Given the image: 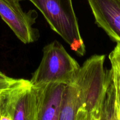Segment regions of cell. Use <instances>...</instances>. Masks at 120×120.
Instances as JSON below:
<instances>
[{
  "mask_svg": "<svg viewBox=\"0 0 120 120\" xmlns=\"http://www.w3.org/2000/svg\"><path fill=\"white\" fill-rule=\"evenodd\" d=\"M105 55H95L80 66L73 83L80 95L82 120H100L101 105L110 70H105Z\"/></svg>",
  "mask_w": 120,
  "mask_h": 120,
  "instance_id": "6da1fadb",
  "label": "cell"
},
{
  "mask_svg": "<svg viewBox=\"0 0 120 120\" xmlns=\"http://www.w3.org/2000/svg\"><path fill=\"white\" fill-rule=\"evenodd\" d=\"M45 86H34L30 80L16 79L0 91V120H38Z\"/></svg>",
  "mask_w": 120,
  "mask_h": 120,
  "instance_id": "7a4b0ae2",
  "label": "cell"
},
{
  "mask_svg": "<svg viewBox=\"0 0 120 120\" xmlns=\"http://www.w3.org/2000/svg\"><path fill=\"white\" fill-rule=\"evenodd\" d=\"M42 14L51 28L58 34L78 56L85 54L72 0H29Z\"/></svg>",
  "mask_w": 120,
  "mask_h": 120,
  "instance_id": "3957f363",
  "label": "cell"
},
{
  "mask_svg": "<svg viewBox=\"0 0 120 120\" xmlns=\"http://www.w3.org/2000/svg\"><path fill=\"white\" fill-rule=\"evenodd\" d=\"M80 68L78 62L69 55L62 44L54 41L44 48L40 65L30 81L36 87L50 83L69 85L74 82Z\"/></svg>",
  "mask_w": 120,
  "mask_h": 120,
  "instance_id": "277c9868",
  "label": "cell"
},
{
  "mask_svg": "<svg viewBox=\"0 0 120 120\" xmlns=\"http://www.w3.org/2000/svg\"><path fill=\"white\" fill-rule=\"evenodd\" d=\"M20 0H0V16L15 36L25 44L32 43L39 38L38 29L33 28L37 12L32 9L24 11Z\"/></svg>",
  "mask_w": 120,
  "mask_h": 120,
  "instance_id": "5b68a950",
  "label": "cell"
},
{
  "mask_svg": "<svg viewBox=\"0 0 120 120\" xmlns=\"http://www.w3.org/2000/svg\"><path fill=\"white\" fill-rule=\"evenodd\" d=\"M95 22L114 42L120 43V0H88Z\"/></svg>",
  "mask_w": 120,
  "mask_h": 120,
  "instance_id": "8992f818",
  "label": "cell"
},
{
  "mask_svg": "<svg viewBox=\"0 0 120 120\" xmlns=\"http://www.w3.org/2000/svg\"><path fill=\"white\" fill-rule=\"evenodd\" d=\"M65 87V84L61 83H50L45 86L38 120H59Z\"/></svg>",
  "mask_w": 120,
  "mask_h": 120,
  "instance_id": "52a82bcc",
  "label": "cell"
},
{
  "mask_svg": "<svg viewBox=\"0 0 120 120\" xmlns=\"http://www.w3.org/2000/svg\"><path fill=\"white\" fill-rule=\"evenodd\" d=\"M59 120H82L80 95L74 83L66 85Z\"/></svg>",
  "mask_w": 120,
  "mask_h": 120,
  "instance_id": "ba28073f",
  "label": "cell"
},
{
  "mask_svg": "<svg viewBox=\"0 0 120 120\" xmlns=\"http://www.w3.org/2000/svg\"><path fill=\"white\" fill-rule=\"evenodd\" d=\"M100 120H118L116 93L112 69H111V73L102 100Z\"/></svg>",
  "mask_w": 120,
  "mask_h": 120,
  "instance_id": "9c48e42d",
  "label": "cell"
},
{
  "mask_svg": "<svg viewBox=\"0 0 120 120\" xmlns=\"http://www.w3.org/2000/svg\"><path fill=\"white\" fill-rule=\"evenodd\" d=\"M111 69L112 70L113 79L115 88L118 117V120H120V73L114 66L111 65Z\"/></svg>",
  "mask_w": 120,
  "mask_h": 120,
  "instance_id": "30bf717a",
  "label": "cell"
},
{
  "mask_svg": "<svg viewBox=\"0 0 120 120\" xmlns=\"http://www.w3.org/2000/svg\"><path fill=\"white\" fill-rule=\"evenodd\" d=\"M111 65L115 67L120 73V43H116V46L109 55Z\"/></svg>",
  "mask_w": 120,
  "mask_h": 120,
  "instance_id": "8fae6325",
  "label": "cell"
},
{
  "mask_svg": "<svg viewBox=\"0 0 120 120\" xmlns=\"http://www.w3.org/2000/svg\"><path fill=\"white\" fill-rule=\"evenodd\" d=\"M16 81V79L8 77L0 71V91L10 87Z\"/></svg>",
  "mask_w": 120,
  "mask_h": 120,
  "instance_id": "7c38bea8",
  "label": "cell"
},
{
  "mask_svg": "<svg viewBox=\"0 0 120 120\" xmlns=\"http://www.w3.org/2000/svg\"><path fill=\"white\" fill-rule=\"evenodd\" d=\"M20 1H21V0H20Z\"/></svg>",
  "mask_w": 120,
  "mask_h": 120,
  "instance_id": "4fadbf2b",
  "label": "cell"
}]
</instances>
